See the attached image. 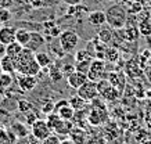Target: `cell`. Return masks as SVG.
<instances>
[{"label":"cell","mask_w":151,"mask_h":144,"mask_svg":"<svg viewBox=\"0 0 151 144\" xmlns=\"http://www.w3.org/2000/svg\"><path fill=\"white\" fill-rule=\"evenodd\" d=\"M14 60H15V71L19 75L37 76V74L42 69L40 65L37 64L36 58H35V53L27 47H24V50L19 53V56Z\"/></svg>","instance_id":"1"},{"label":"cell","mask_w":151,"mask_h":144,"mask_svg":"<svg viewBox=\"0 0 151 144\" xmlns=\"http://www.w3.org/2000/svg\"><path fill=\"white\" fill-rule=\"evenodd\" d=\"M128 10L126 6L121 4V3H115L110 6L105 10V18H107V25H110L112 29H122L126 27L128 24Z\"/></svg>","instance_id":"2"},{"label":"cell","mask_w":151,"mask_h":144,"mask_svg":"<svg viewBox=\"0 0 151 144\" xmlns=\"http://www.w3.org/2000/svg\"><path fill=\"white\" fill-rule=\"evenodd\" d=\"M58 43L61 50L65 53H71L72 50L76 49V46L79 44V35L72 29L64 31V32L60 33L58 36Z\"/></svg>","instance_id":"3"},{"label":"cell","mask_w":151,"mask_h":144,"mask_svg":"<svg viewBox=\"0 0 151 144\" xmlns=\"http://www.w3.org/2000/svg\"><path fill=\"white\" fill-rule=\"evenodd\" d=\"M97 90H99V97H101L104 101H114L121 96V92L114 87L107 79H101L97 82Z\"/></svg>","instance_id":"4"},{"label":"cell","mask_w":151,"mask_h":144,"mask_svg":"<svg viewBox=\"0 0 151 144\" xmlns=\"http://www.w3.org/2000/svg\"><path fill=\"white\" fill-rule=\"evenodd\" d=\"M107 75H108V72L105 71L104 60H100V58L93 60L92 64H90V69H89V72H87V78H89V80L99 82V80H101V79H105Z\"/></svg>","instance_id":"5"},{"label":"cell","mask_w":151,"mask_h":144,"mask_svg":"<svg viewBox=\"0 0 151 144\" xmlns=\"http://www.w3.org/2000/svg\"><path fill=\"white\" fill-rule=\"evenodd\" d=\"M31 130H32V136L36 140H39V141H43V140L47 139L53 133L50 126L47 125L46 119H36L31 125Z\"/></svg>","instance_id":"6"},{"label":"cell","mask_w":151,"mask_h":144,"mask_svg":"<svg viewBox=\"0 0 151 144\" xmlns=\"http://www.w3.org/2000/svg\"><path fill=\"white\" fill-rule=\"evenodd\" d=\"M76 94L79 97H82L83 100H86L87 102L93 101L96 97H99V90H97V82L93 80H87L85 85H82L81 87L76 90Z\"/></svg>","instance_id":"7"},{"label":"cell","mask_w":151,"mask_h":144,"mask_svg":"<svg viewBox=\"0 0 151 144\" xmlns=\"http://www.w3.org/2000/svg\"><path fill=\"white\" fill-rule=\"evenodd\" d=\"M54 111L61 116V119L64 121H72L73 116H75V110L71 107L68 100H61L54 105Z\"/></svg>","instance_id":"8"},{"label":"cell","mask_w":151,"mask_h":144,"mask_svg":"<svg viewBox=\"0 0 151 144\" xmlns=\"http://www.w3.org/2000/svg\"><path fill=\"white\" fill-rule=\"evenodd\" d=\"M15 37H17V29L14 27L4 25L0 28V44L7 46L10 43L15 42Z\"/></svg>","instance_id":"9"},{"label":"cell","mask_w":151,"mask_h":144,"mask_svg":"<svg viewBox=\"0 0 151 144\" xmlns=\"http://www.w3.org/2000/svg\"><path fill=\"white\" fill-rule=\"evenodd\" d=\"M87 80H89L87 75L82 74V72H78V71H73V72L68 74V76H67V82H68V85L72 89H75V90H78L82 85L86 83Z\"/></svg>","instance_id":"10"},{"label":"cell","mask_w":151,"mask_h":144,"mask_svg":"<svg viewBox=\"0 0 151 144\" xmlns=\"http://www.w3.org/2000/svg\"><path fill=\"white\" fill-rule=\"evenodd\" d=\"M18 86L22 92H31L37 86V78L32 75H19Z\"/></svg>","instance_id":"11"},{"label":"cell","mask_w":151,"mask_h":144,"mask_svg":"<svg viewBox=\"0 0 151 144\" xmlns=\"http://www.w3.org/2000/svg\"><path fill=\"white\" fill-rule=\"evenodd\" d=\"M125 71H126L128 76H130V78H133V79H136V78H139V76H142V75L144 74V69L142 68V65H140L139 60H136V58H133V60H130V61L126 62V68H125Z\"/></svg>","instance_id":"12"},{"label":"cell","mask_w":151,"mask_h":144,"mask_svg":"<svg viewBox=\"0 0 151 144\" xmlns=\"http://www.w3.org/2000/svg\"><path fill=\"white\" fill-rule=\"evenodd\" d=\"M119 36L125 39V40H128V42H134V40H137L139 36H140V32H139V28L136 25H126L125 28L119 29Z\"/></svg>","instance_id":"13"},{"label":"cell","mask_w":151,"mask_h":144,"mask_svg":"<svg viewBox=\"0 0 151 144\" xmlns=\"http://www.w3.org/2000/svg\"><path fill=\"white\" fill-rule=\"evenodd\" d=\"M87 21L90 22V25L100 28V27H103V25H105V24H107L105 11H101V10H94V11H92V13L89 14Z\"/></svg>","instance_id":"14"},{"label":"cell","mask_w":151,"mask_h":144,"mask_svg":"<svg viewBox=\"0 0 151 144\" xmlns=\"http://www.w3.org/2000/svg\"><path fill=\"white\" fill-rule=\"evenodd\" d=\"M43 44H45V39H43V36L37 32H32L31 33V40H29V43H28L27 49L32 50L33 53H36V51H39V49H40Z\"/></svg>","instance_id":"15"},{"label":"cell","mask_w":151,"mask_h":144,"mask_svg":"<svg viewBox=\"0 0 151 144\" xmlns=\"http://www.w3.org/2000/svg\"><path fill=\"white\" fill-rule=\"evenodd\" d=\"M0 67H1V69H3L4 74L13 75L14 72H17V71H15V60H14L13 57L6 56V54L0 58Z\"/></svg>","instance_id":"16"},{"label":"cell","mask_w":151,"mask_h":144,"mask_svg":"<svg viewBox=\"0 0 151 144\" xmlns=\"http://www.w3.org/2000/svg\"><path fill=\"white\" fill-rule=\"evenodd\" d=\"M105 79L108 80L114 87H116L119 90V92H122L124 90V87H125V78L122 76L121 74H116V72H110V74L107 75V78Z\"/></svg>","instance_id":"17"},{"label":"cell","mask_w":151,"mask_h":144,"mask_svg":"<svg viewBox=\"0 0 151 144\" xmlns=\"http://www.w3.org/2000/svg\"><path fill=\"white\" fill-rule=\"evenodd\" d=\"M68 137L72 140L75 144L86 143V132H85L82 128H78V126H73V129L71 130V133H69Z\"/></svg>","instance_id":"18"},{"label":"cell","mask_w":151,"mask_h":144,"mask_svg":"<svg viewBox=\"0 0 151 144\" xmlns=\"http://www.w3.org/2000/svg\"><path fill=\"white\" fill-rule=\"evenodd\" d=\"M72 129H73L72 121H64V119H63V121H61V123L55 128L54 133L57 136H60V137H61V136H63V137H68Z\"/></svg>","instance_id":"19"},{"label":"cell","mask_w":151,"mask_h":144,"mask_svg":"<svg viewBox=\"0 0 151 144\" xmlns=\"http://www.w3.org/2000/svg\"><path fill=\"white\" fill-rule=\"evenodd\" d=\"M22 50H24V46L22 44H19V43L15 40V42L10 43V44H7V46L4 47V54L6 56L13 57V58H17Z\"/></svg>","instance_id":"20"},{"label":"cell","mask_w":151,"mask_h":144,"mask_svg":"<svg viewBox=\"0 0 151 144\" xmlns=\"http://www.w3.org/2000/svg\"><path fill=\"white\" fill-rule=\"evenodd\" d=\"M137 28L140 35L143 36H150L151 35V17H146V18H139L137 19Z\"/></svg>","instance_id":"21"},{"label":"cell","mask_w":151,"mask_h":144,"mask_svg":"<svg viewBox=\"0 0 151 144\" xmlns=\"http://www.w3.org/2000/svg\"><path fill=\"white\" fill-rule=\"evenodd\" d=\"M112 36H114V33H112V28H111L110 25H103L100 27L99 29V39H100L103 43H110L112 40Z\"/></svg>","instance_id":"22"},{"label":"cell","mask_w":151,"mask_h":144,"mask_svg":"<svg viewBox=\"0 0 151 144\" xmlns=\"http://www.w3.org/2000/svg\"><path fill=\"white\" fill-rule=\"evenodd\" d=\"M11 132H13L17 139H25L28 136V128L22 122H14L11 125Z\"/></svg>","instance_id":"23"},{"label":"cell","mask_w":151,"mask_h":144,"mask_svg":"<svg viewBox=\"0 0 151 144\" xmlns=\"http://www.w3.org/2000/svg\"><path fill=\"white\" fill-rule=\"evenodd\" d=\"M11 85H13V75L3 72V74L0 75V96H3L10 89Z\"/></svg>","instance_id":"24"},{"label":"cell","mask_w":151,"mask_h":144,"mask_svg":"<svg viewBox=\"0 0 151 144\" xmlns=\"http://www.w3.org/2000/svg\"><path fill=\"white\" fill-rule=\"evenodd\" d=\"M31 31H28V29H24V28H19L17 29V37H15V40L19 43V44H22L24 47L28 46V43L31 40Z\"/></svg>","instance_id":"25"},{"label":"cell","mask_w":151,"mask_h":144,"mask_svg":"<svg viewBox=\"0 0 151 144\" xmlns=\"http://www.w3.org/2000/svg\"><path fill=\"white\" fill-rule=\"evenodd\" d=\"M35 58H36L37 64L40 65V68H47L49 65H51V57L45 51H36Z\"/></svg>","instance_id":"26"},{"label":"cell","mask_w":151,"mask_h":144,"mask_svg":"<svg viewBox=\"0 0 151 144\" xmlns=\"http://www.w3.org/2000/svg\"><path fill=\"white\" fill-rule=\"evenodd\" d=\"M68 101H69V104H71V107H72L75 111H82V110H85V107L87 105L86 100H83L82 97H79L78 94H76L75 97H71Z\"/></svg>","instance_id":"27"},{"label":"cell","mask_w":151,"mask_h":144,"mask_svg":"<svg viewBox=\"0 0 151 144\" xmlns=\"http://www.w3.org/2000/svg\"><path fill=\"white\" fill-rule=\"evenodd\" d=\"M61 116L57 114L55 111H53V112H50V114H47V118H46V122H47V125L50 126V129L54 132L55 130V128L61 123Z\"/></svg>","instance_id":"28"},{"label":"cell","mask_w":151,"mask_h":144,"mask_svg":"<svg viewBox=\"0 0 151 144\" xmlns=\"http://www.w3.org/2000/svg\"><path fill=\"white\" fill-rule=\"evenodd\" d=\"M93 60H83V61H76V64H75V71H78V72H82V74H86L89 72L90 69V64H92Z\"/></svg>","instance_id":"29"},{"label":"cell","mask_w":151,"mask_h":144,"mask_svg":"<svg viewBox=\"0 0 151 144\" xmlns=\"http://www.w3.org/2000/svg\"><path fill=\"white\" fill-rule=\"evenodd\" d=\"M144 9H146V7H143V6L140 4V3H137V1H132L129 6H126V10H128L129 15H139Z\"/></svg>","instance_id":"30"},{"label":"cell","mask_w":151,"mask_h":144,"mask_svg":"<svg viewBox=\"0 0 151 144\" xmlns=\"http://www.w3.org/2000/svg\"><path fill=\"white\" fill-rule=\"evenodd\" d=\"M104 56H105V58H107L108 61H111V62H115V61L119 58L118 51L115 50V49H108V50H104Z\"/></svg>","instance_id":"31"},{"label":"cell","mask_w":151,"mask_h":144,"mask_svg":"<svg viewBox=\"0 0 151 144\" xmlns=\"http://www.w3.org/2000/svg\"><path fill=\"white\" fill-rule=\"evenodd\" d=\"M10 18H11V13H10V10L4 9V7H0V25H1V24L9 22Z\"/></svg>","instance_id":"32"},{"label":"cell","mask_w":151,"mask_h":144,"mask_svg":"<svg viewBox=\"0 0 151 144\" xmlns=\"http://www.w3.org/2000/svg\"><path fill=\"white\" fill-rule=\"evenodd\" d=\"M42 144H61V139L57 135H50L47 139L42 141Z\"/></svg>","instance_id":"33"},{"label":"cell","mask_w":151,"mask_h":144,"mask_svg":"<svg viewBox=\"0 0 151 144\" xmlns=\"http://www.w3.org/2000/svg\"><path fill=\"white\" fill-rule=\"evenodd\" d=\"M9 136H10V132L0 130V144H11L13 140H10Z\"/></svg>","instance_id":"34"},{"label":"cell","mask_w":151,"mask_h":144,"mask_svg":"<svg viewBox=\"0 0 151 144\" xmlns=\"http://www.w3.org/2000/svg\"><path fill=\"white\" fill-rule=\"evenodd\" d=\"M18 108H19V111L27 112L28 110H31V108H32V104H31V102H28V101H24V100H19ZM28 112H31V111H28Z\"/></svg>","instance_id":"35"},{"label":"cell","mask_w":151,"mask_h":144,"mask_svg":"<svg viewBox=\"0 0 151 144\" xmlns=\"http://www.w3.org/2000/svg\"><path fill=\"white\" fill-rule=\"evenodd\" d=\"M90 54L87 51H78L76 53V61H83V60H92Z\"/></svg>","instance_id":"36"},{"label":"cell","mask_w":151,"mask_h":144,"mask_svg":"<svg viewBox=\"0 0 151 144\" xmlns=\"http://www.w3.org/2000/svg\"><path fill=\"white\" fill-rule=\"evenodd\" d=\"M64 1L68 6H79L83 1V0H64Z\"/></svg>","instance_id":"37"},{"label":"cell","mask_w":151,"mask_h":144,"mask_svg":"<svg viewBox=\"0 0 151 144\" xmlns=\"http://www.w3.org/2000/svg\"><path fill=\"white\" fill-rule=\"evenodd\" d=\"M134 1L140 3V4H142L143 7H147L148 4H151V0H134Z\"/></svg>","instance_id":"38"},{"label":"cell","mask_w":151,"mask_h":144,"mask_svg":"<svg viewBox=\"0 0 151 144\" xmlns=\"http://www.w3.org/2000/svg\"><path fill=\"white\" fill-rule=\"evenodd\" d=\"M132 1H134V0H118V3H121V4H124V6H129Z\"/></svg>","instance_id":"39"},{"label":"cell","mask_w":151,"mask_h":144,"mask_svg":"<svg viewBox=\"0 0 151 144\" xmlns=\"http://www.w3.org/2000/svg\"><path fill=\"white\" fill-rule=\"evenodd\" d=\"M61 144H75V143H73V141L69 139V137H67V139L61 140Z\"/></svg>","instance_id":"40"},{"label":"cell","mask_w":151,"mask_h":144,"mask_svg":"<svg viewBox=\"0 0 151 144\" xmlns=\"http://www.w3.org/2000/svg\"><path fill=\"white\" fill-rule=\"evenodd\" d=\"M144 74H146V76H147V79L151 82V68H148V69H146L144 71Z\"/></svg>","instance_id":"41"},{"label":"cell","mask_w":151,"mask_h":144,"mask_svg":"<svg viewBox=\"0 0 151 144\" xmlns=\"http://www.w3.org/2000/svg\"><path fill=\"white\" fill-rule=\"evenodd\" d=\"M146 144H151V140H147V141H146Z\"/></svg>","instance_id":"42"},{"label":"cell","mask_w":151,"mask_h":144,"mask_svg":"<svg viewBox=\"0 0 151 144\" xmlns=\"http://www.w3.org/2000/svg\"><path fill=\"white\" fill-rule=\"evenodd\" d=\"M3 74V69H1V67H0V75Z\"/></svg>","instance_id":"43"}]
</instances>
